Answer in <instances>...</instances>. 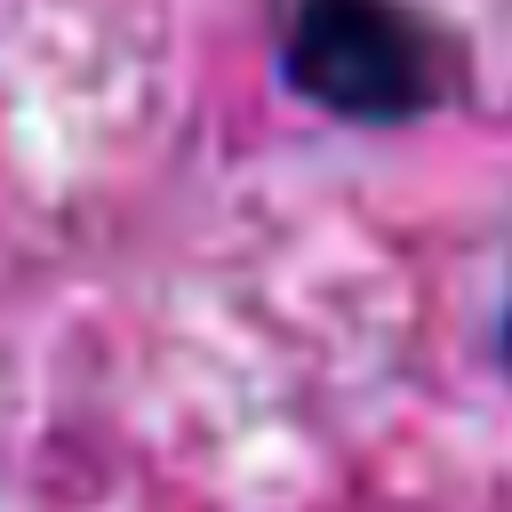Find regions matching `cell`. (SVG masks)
Listing matches in <instances>:
<instances>
[{
    "mask_svg": "<svg viewBox=\"0 0 512 512\" xmlns=\"http://www.w3.org/2000/svg\"><path fill=\"white\" fill-rule=\"evenodd\" d=\"M504 360H512V304H504Z\"/></svg>",
    "mask_w": 512,
    "mask_h": 512,
    "instance_id": "obj_2",
    "label": "cell"
},
{
    "mask_svg": "<svg viewBox=\"0 0 512 512\" xmlns=\"http://www.w3.org/2000/svg\"><path fill=\"white\" fill-rule=\"evenodd\" d=\"M280 72L304 104L360 128H400L440 104V48L400 0H296Z\"/></svg>",
    "mask_w": 512,
    "mask_h": 512,
    "instance_id": "obj_1",
    "label": "cell"
}]
</instances>
